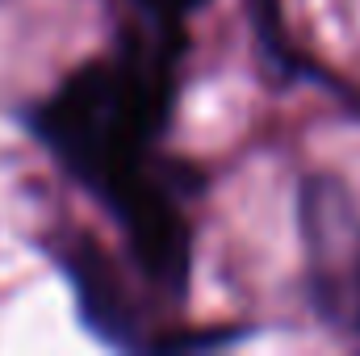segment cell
I'll use <instances>...</instances> for the list:
<instances>
[{
	"mask_svg": "<svg viewBox=\"0 0 360 356\" xmlns=\"http://www.w3.org/2000/svg\"><path fill=\"white\" fill-rule=\"evenodd\" d=\"M101 201L122 222L126 248H130L139 272L151 285H160V289L184 293L193 239H188L184 214L176 210V201L168 197V189H160L155 180H147L143 168H130V172H122L101 193Z\"/></svg>",
	"mask_w": 360,
	"mask_h": 356,
	"instance_id": "1",
	"label": "cell"
},
{
	"mask_svg": "<svg viewBox=\"0 0 360 356\" xmlns=\"http://www.w3.org/2000/svg\"><path fill=\"white\" fill-rule=\"evenodd\" d=\"M59 268L68 272L72 289H76V306L105 344H130L134 340V310L130 298L122 289V272L105 256V248L89 235H68L59 248Z\"/></svg>",
	"mask_w": 360,
	"mask_h": 356,
	"instance_id": "2",
	"label": "cell"
},
{
	"mask_svg": "<svg viewBox=\"0 0 360 356\" xmlns=\"http://www.w3.org/2000/svg\"><path fill=\"white\" fill-rule=\"evenodd\" d=\"M147 17H155V21H164V25H176L184 21L188 13H197L201 4H210V0H134Z\"/></svg>",
	"mask_w": 360,
	"mask_h": 356,
	"instance_id": "3",
	"label": "cell"
}]
</instances>
